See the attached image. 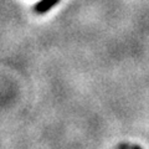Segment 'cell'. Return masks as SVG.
Instances as JSON below:
<instances>
[{
    "instance_id": "cell-1",
    "label": "cell",
    "mask_w": 149,
    "mask_h": 149,
    "mask_svg": "<svg viewBox=\"0 0 149 149\" xmlns=\"http://www.w3.org/2000/svg\"><path fill=\"white\" fill-rule=\"evenodd\" d=\"M60 3V0H41L35 5L34 10L36 14H46L47 11H50L54 6H56Z\"/></svg>"
}]
</instances>
